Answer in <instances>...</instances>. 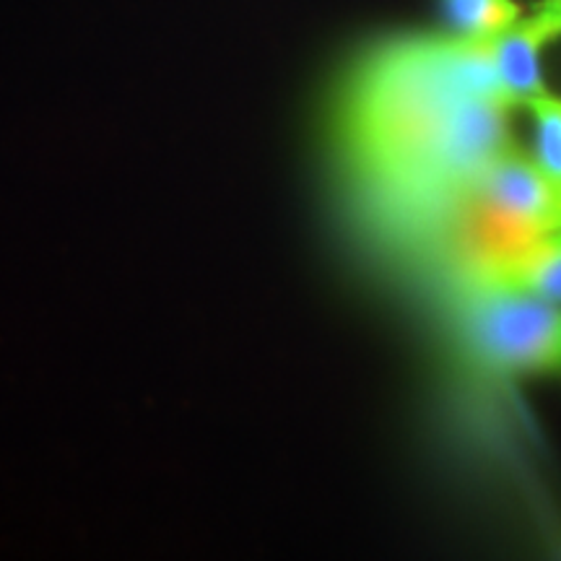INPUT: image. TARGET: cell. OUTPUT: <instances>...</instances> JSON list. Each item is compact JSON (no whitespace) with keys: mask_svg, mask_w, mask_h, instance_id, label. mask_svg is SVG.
I'll return each instance as SVG.
<instances>
[{"mask_svg":"<svg viewBox=\"0 0 561 561\" xmlns=\"http://www.w3.org/2000/svg\"><path fill=\"white\" fill-rule=\"evenodd\" d=\"M561 37V19L541 3L528 19H517L510 30L491 37V58L504 91L515 104L549 94L541 70V53Z\"/></svg>","mask_w":561,"mask_h":561,"instance_id":"4","label":"cell"},{"mask_svg":"<svg viewBox=\"0 0 561 561\" xmlns=\"http://www.w3.org/2000/svg\"><path fill=\"white\" fill-rule=\"evenodd\" d=\"M491 39L411 32L356 55L333 96V146L371 237L409 257L447 255L455 221L510 149Z\"/></svg>","mask_w":561,"mask_h":561,"instance_id":"1","label":"cell"},{"mask_svg":"<svg viewBox=\"0 0 561 561\" xmlns=\"http://www.w3.org/2000/svg\"><path fill=\"white\" fill-rule=\"evenodd\" d=\"M453 32L462 37L491 39L520 19L515 0H442Z\"/></svg>","mask_w":561,"mask_h":561,"instance_id":"6","label":"cell"},{"mask_svg":"<svg viewBox=\"0 0 561 561\" xmlns=\"http://www.w3.org/2000/svg\"><path fill=\"white\" fill-rule=\"evenodd\" d=\"M460 284L520 291L561 305V229L551 231V234L541 237V240L500 263L460 276Z\"/></svg>","mask_w":561,"mask_h":561,"instance_id":"5","label":"cell"},{"mask_svg":"<svg viewBox=\"0 0 561 561\" xmlns=\"http://www.w3.org/2000/svg\"><path fill=\"white\" fill-rule=\"evenodd\" d=\"M458 335L476 364L502 375H561V305L460 284Z\"/></svg>","mask_w":561,"mask_h":561,"instance_id":"3","label":"cell"},{"mask_svg":"<svg viewBox=\"0 0 561 561\" xmlns=\"http://www.w3.org/2000/svg\"><path fill=\"white\" fill-rule=\"evenodd\" d=\"M530 110L533 123H536V151L533 161L543 178L551 182V187L561 198V100L551 94L536 96L525 102Z\"/></svg>","mask_w":561,"mask_h":561,"instance_id":"7","label":"cell"},{"mask_svg":"<svg viewBox=\"0 0 561 561\" xmlns=\"http://www.w3.org/2000/svg\"><path fill=\"white\" fill-rule=\"evenodd\" d=\"M561 229V198L538 164L510 146L481 174L455 221L447 255L458 276L515 255Z\"/></svg>","mask_w":561,"mask_h":561,"instance_id":"2","label":"cell"},{"mask_svg":"<svg viewBox=\"0 0 561 561\" xmlns=\"http://www.w3.org/2000/svg\"><path fill=\"white\" fill-rule=\"evenodd\" d=\"M543 5L546 9H551L561 19V0H543Z\"/></svg>","mask_w":561,"mask_h":561,"instance_id":"8","label":"cell"}]
</instances>
